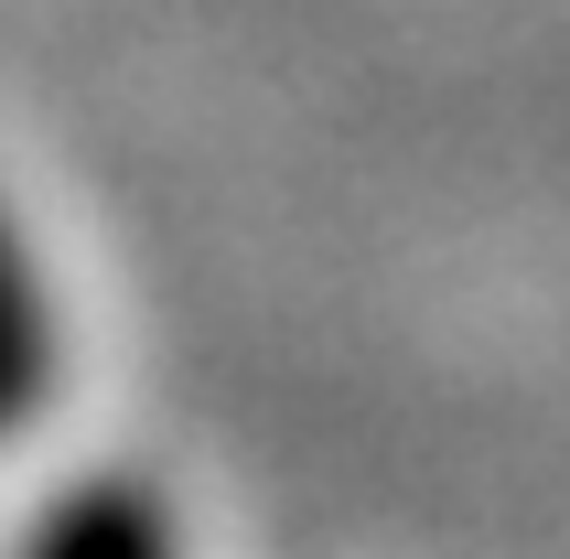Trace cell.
Here are the masks:
<instances>
[{"label":"cell","instance_id":"7a4b0ae2","mask_svg":"<svg viewBox=\"0 0 570 559\" xmlns=\"http://www.w3.org/2000/svg\"><path fill=\"white\" fill-rule=\"evenodd\" d=\"M65 376V323H55V291H43V269H32L22 226H11V205H0V441L32 431V409L55 399Z\"/></svg>","mask_w":570,"mask_h":559},{"label":"cell","instance_id":"6da1fadb","mask_svg":"<svg viewBox=\"0 0 570 559\" xmlns=\"http://www.w3.org/2000/svg\"><path fill=\"white\" fill-rule=\"evenodd\" d=\"M11 559H184V517L151 473H76L32 506Z\"/></svg>","mask_w":570,"mask_h":559}]
</instances>
